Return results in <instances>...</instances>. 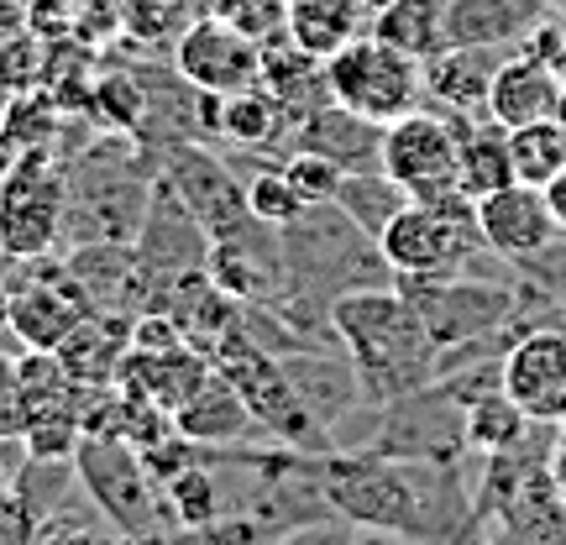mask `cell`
Instances as JSON below:
<instances>
[{
    "label": "cell",
    "mask_w": 566,
    "mask_h": 545,
    "mask_svg": "<svg viewBox=\"0 0 566 545\" xmlns=\"http://www.w3.org/2000/svg\"><path fill=\"white\" fill-rule=\"evenodd\" d=\"M331 336L342 346V357L357 373V388L378 405H394L405 394H420L441 378V352L424 331L420 310L394 289H352L325 310Z\"/></svg>",
    "instance_id": "cell-1"
},
{
    "label": "cell",
    "mask_w": 566,
    "mask_h": 545,
    "mask_svg": "<svg viewBox=\"0 0 566 545\" xmlns=\"http://www.w3.org/2000/svg\"><path fill=\"white\" fill-rule=\"evenodd\" d=\"M546 205H551V216H556V226H562V237H566V168L546 184Z\"/></svg>",
    "instance_id": "cell-32"
},
{
    "label": "cell",
    "mask_w": 566,
    "mask_h": 545,
    "mask_svg": "<svg viewBox=\"0 0 566 545\" xmlns=\"http://www.w3.org/2000/svg\"><path fill=\"white\" fill-rule=\"evenodd\" d=\"M321 493L325 504L357 520L367 530H384V535H430V514L424 499L415 488L409 462H394L384 451H367V457H325L321 467Z\"/></svg>",
    "instance_id": "cell-4"
},
{
    "label": "cell",
    "mask_w": 566,
    "mask_h": 545,
    "mask_svg": "<svg viewBox=\"0 0 566 545\" xmlns=\"http://www.w3.org/2000/svg\"><path fill=\"white\" fill-rule=\"evenodd\" d=\"M363 0H289V38L315 59H331L336 48H346L363 32Z\"/></svg>",
    "instance_id": "cell-22"
},
{
    "label": "cell",
    "mask_w": 566,
    "mask_h": 545,
    "mask_svg": "<svg viewBox=\"0 0 566 545\" xmlns=\"http://www.w3.org/2000/svg\"><path fill=\"white\" fill-rule=\"evenodd\" d=\"M69 462L80 472L84 493L101 504V514L111 525L122 530V541H147V535L174 525V509H168L158 478L147 472L137 446L101 436V430H84Z\"/></svg>",
    "instance_id": "cell-3"
},
{
    "label": "cell",
    "mask_w": 566,
    "mask_h": 545,
    "mask_svg": "<svg viewBox=\"0 0 566 545\" xmlns=\"http://www.w3.org/2000/svg\"><path fill=\"white\" fill-rule=\"evenodd\" d=\"M174 74L210 101L242 95L263 74V42L226 17H195L174 42Z\"/></svg>",
    "instance_id": "cell-8"
},
{
    "label": "cell",
    "mask_w": 566,
    "mask_h": 545,
    "mask_svg": "<svg viewBox=\"0 0 566 545\" xmlns=\"http://www.w3.org/2000/svg\"><path fill=\"white\" fill-rule=\"evenodd\" d=\"M132 352V325H122L116 315H90V321H80L74 325V336L53 352L80 384H95V388H105V384H116V373H122V357Z\"/></svg>",
    "instance_id": "cell-18"
},
{
    "label": "cell",
    "mask_w": 566,
    "mask_h": 545,
    "mask_svg": "<svg viewBox=\"0 0 566 545\" xmlns=\"http://www.w3.org/2000/svg\"><path fill=\"white\" fill-rule=\"evenodd\" d=\"M457 126V179L472 200H483L493 189L514 184V158H509V132L499 122L472 126V122H451Z\"/></svg>",
    "instance_id": "cell-20"
},
{
    "label": "cell",
    "mask_w": 566,
    "mask_h": 545,
    "mask_svg": "<svg viewBox=\"0 0 566 545\" xmlns=\"http://www.w3.org/2000/svg\"><path fill=\"white\" fill-rule=\"evenodd\" d=\"M252 409L242 405V394L231 388L226 373H210L179 409H174V430L189 436V441H205V446H237L252 430Z\"/></svg>",
    "instance_id": "cell-17"
},
{
    "label": "cell",
    "mask_w": 566,
    "mask_h": 545,
    "mask_svg": "<svg viewBox=\"0 0 566 545\" xmlns=\"http://www.w3.org/2000/svg\"><path fill=\"white\" fill-rule=\"evenodd\" d=\"M205 357L216 363V373L231 378V388L242 394V405L252 409L258 430H268L273 441H283L289 451H325V446H331L325 441L321 415H315L310 399L294 388L283 357L279 352H268L242 321L205 346Z\"/></svg>",
    "instance_id": "cell-2"
},
{
    "label": "cell",
    "mask_w": 566,
    "mask_h": 545,
    "mask_svg": "<svg viewBox=\"0 0 566 545\" xmlns=\"http://www.w3.org/2000/svg\"><path fill=\"white\" fill-rule=\"evenodd\" d=\"M367 32L394 42L399 53H409V59H420V63L436 59L446 48V0H394L388 11L373 17Z\"/></svg>",
    "instance_id": "cell-23"
},
{
    "label": "cell",
    "mask_w": 566,
    "mask_h": 545,
    "mask_svg": "<svg viewBox=\"0 0 566 545\" xmlns=\"http://www.w3.org/2000/svg\"><path fill=\"white\" fill-rule=\"evenodd\" d=\"M478 237H483V247L499 252L504 263H535V258H546L551 242L562 237V226L551 216L546 189L514 179L478 200Z\"/></svg>",
    "instance_id": "cell-12"
},
{
    "label": "cell",
    "mask_w": 566,
    "mask_h": 545,
    "mask_svg": "<svg viewBox=\"0 0 566 545\" xmlns=\"http://www.w3.org/2000/svg\"><path fill=\"white\" fill-rule=\"evenodd\" d=\"M210 132H221V137L237 142V147H273L283 132H294V116H289V105H283L273 90L252 84L242 95L210 101Z\"/></svg>",
    "instance_id": "cell-19"
},
{
    "label": "cell",
    "mask_w": 566,
    "mask_h": 545,
    "mask_svg": "<svg viewBox=\"0 0 566 545\" xmlns=\"http://www.w3.org/2000/svg\"><path fill=\"white\" fill-rule=\"evenodd\" d=\"M388 6H394V0H363V11H367V21L378 17V11H388Z\"/></svg>",
    "instance_id": "cell-36"
},
{
    "label": "cell",
    "mask_w": 566,
    "mask_h": 545,
    "mask_svg": "<svg viewBox=\"0 0 566 545\" xmlns=\"http://www.w3.org/2000/svg\"><path fill=\"white\" fill-rule=\"evenodd\" d=\"M546 6H551V11H556V6H566V0H546Z\"/></svg>",
    "instance_id": "cell-37"
},
{
    "label": "cell",
    "mask_w": 566,
    "mask_h": 545,
    "mask_svg": "<svg viewBox=\"0 0 566 545\" xmlns=\"http://www.w3.org/2000/svg\"><path fill=\"white\" fill-rule=\"evenodd\" d=\"M11 263H17V258H6V252H0V294H11Z\"/></svg>",
    "instance_id": "cell-34"
},
{
    "label": "cell",
    "mask_w": 566,
    "mask_h": 545,
    "mask_svg": "<svg viewBox=\"0 0 566 545\" xmlns=\"http://www.w3.org/2000/svg\"><path fill=\"white\" fill-rule=\"evenodd\" d=\"M384 174L409 200H430L451 184H462L457 179V126L430 105L405 111L399 122L384 126Z\"/></svg>",
    "instance_id": "cell-9"
},
{
    "label": "cell",
    "mask_w": 566,
    "mask_h": 545,
    "mask_svg": "<svg viewBox=\"0 0 566 545\" xmlns=\"http://www.w3.org/2000/svg\"><path fill=\"white\" fill-rule=\"evenodd\" d=\"M42 514L21 488H0V545H38Z\"/></svg>",
    "instance_id": "cell-29"
},
{
    "label": "cell",
    "mask_w": 566,
    "mask_h": 545,
    "mask_svg": "<svg viewBox=\"0 0 566 545\" xmlns=\"http://www.w3.org/2000/svg\"><path fill=\"white\" fill-rule=\"evenodd\" d=\"M514 53H525V59H535V63H546V69H556V74H566V21L556 17V11H546L525 38L514 42Z\"/></svg>",
    "instance_id": "cell-30"
},
{
    "label": "cell",
    "mask_w": 566,
    "mask_h": 545,
    "mask_svg": "<svg viewBox=\"0 0 566 545\" xmlns=\"http://www.w3.org/2000/svg\"><path fill=\"white\" fill-rule=\"evenodd\" d=\"M546 11V0H446V48H514Z\"/></svg>",
    "instance_id": "cell-16"
},
{
    "label": "cell",
    "mask_w": 566,
    "mask_h": 545,
    "mask_svg": "<svg viewBox=\"0 0 566 545\" xmlns=\"http://www.w3.org/2000/svg\"><path fill=\"white\" fill-rule=\"evenodd\" d=\"M0 105H6V90H0Z\"/></svg>",
    "instance_id": "cell-39"
},
{
    "label": "cell",
    "mask_w": 566,
    "mask_h": 545,
    "mask_svg": "<svg viewBox=\"0 0 566 545\" xmlns=\"http://www.w3.org/2000/svg\"><path fill=\"white\" fill-rule=\"evenodd\" d=\"M325 90L336 105L388 126L405 111L424 105V63L399 53L394 42L373 38V32H357L346 48L325 59Z\"/></svg>",
    "instance_id": "cell-5"
},
{
    "label": "cell",
    "mask_w": 566,
    "mask_h": 545,
    "mask_svg": "<svg viewBox=\"0 0 566 545\" xmlns=\"http://www.w3.org/2000/svg\"><path fill=\"white\" fill-rule=\"evenodd\" d=\"M6 38H11V32H0V42H6Z\"/></svg>",
    "instance_id": "cell-38"
},
{
    "label": "cell",
    "mask_w": 566,
    "mask_h": 545,
    "mask_svg": "<svg viewBox=\"0 0 566 545\" xmlns=\"http://www.w3.org/2000/svg\"><path fill=\"white\" fill-rule=\"evenodd\" d=\"M493 69H499L493 48H441L436 59H424V105H436L446 122L488 116Z\"/></svg>",
    "instance_id": "cell-14"
},
{
    "label": "cell",
    "mask_w": 566,
    "mask_h": 545,
    "mask_svg": "<svg viewBox=\"0 0 566 545\" xmlns=\"http://www.w3.org/2000/svg\"><path fill=\"white\" fill-rule=\"evenodd\" d=\"M0 90H6V95L42 90V48H38V38L11 32V38L0 42Z\"/></svg>",
    "instance_id": "cell-28"
},
{
    "label": "cell",
    "mask_w": 566,
    "mask_h": 545,
    "mask_svg": "<svg viewBox=\"0 0 566 545\" xmlns=\"http://www.w3.org/2000/svg\"><path fill=\"white\" fill-rule=\"evenodd\" d=\"M509 158H514V179L546 189L566 168V132L551 116L530 126H509Z\"/></svg>",
    "instance_id": "cell-25"
},
{
    "label": "cell",
    "mask_w": 566,
    "mask_h": 545,
    "mask_svg": "<svg viewBox=\"0 0 566 545\" xmlns=\"http://www.w3.org/2000/svg\"><path fill=\"white\" fill-rule=\"evenodd\" d=\"M551 488H556V499H562V509H566V425H562V441H556V451H551Z\"/></svg>",
    "instance_id": "cell-31"
},
{
    "label": "cell",
    "mask_w": 566,
    "mask_h": 545,
    "mask_svg": "<svg viewBox=\"0 0 566 545\" xmlns=\"http://www.w3.org/2000/svg\"><path fill=\"white\" fill-rule=\"evenodd\" d=\"M551 122L566 132V84H562V95H556V111H551Z\"/></svg>",
    "instance_id": "cell-35"
},
{
    "label": "cell",
    "mask_w": 566,
    "mask_h": 545,
    "mask_svg": "<svg viewBox=\"0 0 566 545\" xmlns=\"http://www.w3.org/2000/svg\"><path fill=\"white\" fill-rule=\"evenodd\" d=\"M462 430L472 451H483V457H514L530 436V415L499 384H488L483 394L462 399Z\"/></svg>",
    "instance_id": "cell-21"
},
{
    "label": "cell",
    "mask_w": 566,
    "mask_h": 545,
    "mask_svg": "<svg viewBox=\"0 0 566 545\" xmlns=\"http://www.w3.org/2000/svg\"><path fill=\"white\" fill-rule=\"evenodd\" d=\"M279 168L289 174V184H294V195H300L304 205H331L346 179V168H336V163L321 158V153H304V147L294 158H283Z\"/></svg>",
    "instance_id": "cell-27"
},
{
    "label": "cell",
    "mask_w": 566,
    "mask_h": 545,
    "mask_svg": "<svg viewBox=\"0 0 566 545\" xmlns=\"http://www.w3.org/2000/svg\"><path fill=\"white\" fill-rule=\"evenodd\" d=\"M0 488H17V462H6V441H0Z\"/></svg>",
    "instance_id": "cell-33"
},
{
    "label": "cell",
    "mask_w": 566,
    "mask_h": 545,
    "mask_svg": "<svg viewBox=\"0 0 566 545\" xmlns=\"http://www.w3.org/2000/svg\"><path fill=\"white\" fill-rule=\"evenodd\" d=\"M566 74L546 69V63L525 59V53H509L493 69V84H488V122L509 126H530V122H546L556 111V95H562Z\"/></svg>",
    "instance_id": "cell-15"
},
{
    "label": "cell",
    "mask_w": 566,
    "mask_h": 545,
    "mask_svg": "<svg viewBox=\"0 0 566 545\" xmlns=\"http://www.w3.org/2000/svg\"><path fill=\"white\" fill-rule=\"evenodd\" d=\"M394 289L420 310V321H424V331H430L436 352L499 336V331L520 315V304H514L509 289L467 283L462 273H451V279H394Z\"/></svg>",
    "instance_id": "cell-7"
},
{
    "label": "cell",
    "mask_w": 566,
    "mask_h": 545,
    "mask_svg": "<svg viewBox=\"0 0 566 545\" xmlns=\"http://www.w3.org/2000/svg\"><path fill=\"white\" fill-rule=\"evenodd\" d=\"M69 216V174L53 153H21L0 168V252L17 263L53 258Z\"/></svg>",
    "instance_id": "cell-6"
},
{
    "label": "cell",
    "mask_w": 566,
    "mask_h": 545,
    "mask_svg": "<svg viewBox=\"0 0 566 545\" xmlns=\"http://www.w3.org/2000/svg\"><path fill=\"white\" fill-rule=\"evenodd\" d=\"M336 205H342L346 216H352V221L378 242V237H384V226L409 205V195L388 179L384 168H367V174H346L342 189H336Z\"/></svg>",
    "instance_id": "cell-24"
},
{
    "label": "cell",
    "mask_w": 566,
    "mask_h": 545,
    "mask_svg": "<svg viewBox=\"0 0 566 545\" xmlns=\"http://www.w3.org/2000/svg\"><path fill=\"white\" fill-rule=\"evenodd\" d=\"M499 388L530 415V425H566V325L520 331L499 357Z\"/></svg>",
    "instance_id": "cell-11"
},
{
    "label": "cell",
    "mask_w": 566,
    "mask_h": 545,
    "mask_svg": "<svg viewBox=\"0 0 566 545\" xmlns=\"http://www.w3.org/2000/svg\"><path fill=\"white\" fill-rule=\"evenodd\" d=\"M42 263L48 258H38L32 279L11 283V294H6V325L32 352H59L74 336V325L95 315V300H90V289H84L80 273L69 263L63 268H42Z\"/></svg>",
    "instance_id": "cell-10"
},
{
    "label": "cell",
    "mask_w": 566,
    "mask_h": 545,
    "mask_svg": "<svg viewBox=\"0 0 566 545\" xmlns=\"http://www.w3.org/2000/svg\"><path fill=\"white\" fill-rule=\"evenodd\" d=\"M294 142L304 153H321L346 174H367V168H384V126L346 111V105L325 101L315 111H304L294 122Z\"/></svg>",
    "instance_id": "cell-13"
},
{
    "label": "cell",
    "mask_w": 566,
    "mask_h": 545,
    "mask_svg": "<svg viewBox=\"0 0 566 545\" xmlns=\"http://www.w3.org/2000/svg\"><path fill=\"white\" fill-rule=\"evenodd\" d=\"M247 210L258 216L263 226H289V221H300L310 205L294 195V184H289V174L283 168H258L252 179H247Z\"/></svg>",
    "instance_id": "cell-26"
}]
</instances>
